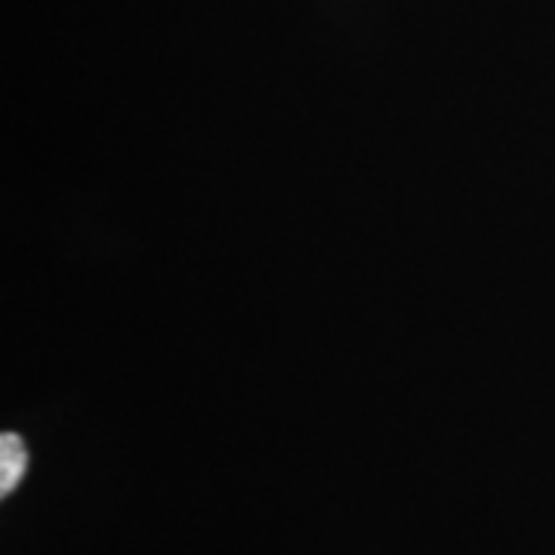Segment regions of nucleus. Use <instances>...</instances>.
<instances>
[{
	"label": "nucleus",
	"instance_id": "nucleus-1",
	"mask_svg": "<svg viewBox=\"0 0 555 555\" xmlns=\"http://www.w3.org/2000/svg\"><path fill=\"white\" fill-rule=\"evenodd\" d=\"M25 466H28V454H25L22 438L13 436V433H3V438H0V494H13V488L25 476Z\"/></svg>",
	"mask_w": 555,
	"mask_h": 555
}]
</instances>
